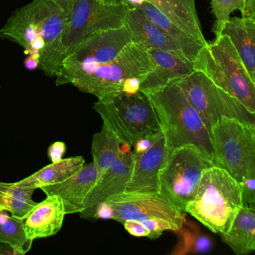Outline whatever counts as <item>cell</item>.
<instances>
[{
    "label": "cell",
    "instance_id": "cell-31",
    "mask_svg": "<svg viewBox=\"0 0 255 255\" xmlns=\"http://www.w3.org/2000/svg\"><path fill=\"white\" fill-rule=\"evenodd\" d=\"M162 129L158 132H151V133L147 134L141 138H138L135 143H134L133 150L132 152L134 153H141L143 152L150 149L155 143L157 142L159 140L163 137Z\"/></svg>",
    "mask_w": 255,
    "mask_h": 255
},
{
    "label": "cell",
    "instance_id": "cell-5",
    "mask_svg": "<svg viewBox=\"0 0 255 255\" xmlns=\"http://www.w3.org/2000/svg\"><path fill=\"white\" fill-rule=\"evenodd\" d=\"M193 64L195 71L205 74L255 114V83L227 35L203 46Z\"/></svg>",
    "mask_w": 255,
    "mask_h": 255
},
{
    "label": "cell",
    "instance_id": "cell-6",
    "mask_svg": "<svg viewBox=\"0 0 255 255\" xmlns=\"http://www.w3.org/2000/svg\"><path fill=\"white\" fill-rule=\"evenodd\" d=\"M93 108L121 142L132 147L138 138L161 130L154 108L148 96L141 92L104 97L94 104Z\"/></svg>",
    "mask_w": 255,
    "mask_h": 255
},
{
    "label": "cell",
    "instance_id": "cell-17",
    "mask_svg": "<svg viewBox=\"0 0 255 255\" xmlns=\"http://www.w3.org/2000/svg\"><path fill=\"white\" fill-rule=\"evenodd\" d=\"M65 215L62 200L56 195H47L23 219L28 240L33 242L56 235L62 229Z\"/></svg>",
    "mask_w": 255,
    "mask_h": 255
},
{
    "label": "cell",
    "instance_id": "cell-11",
    "mask_svg": "<svg viewBox=\"0 0 255 255\" xmlns=\"http://www.w3.org/2000/svg\"><path fill=\"white\" fill-rule=\"evenodd\" d=\"M105 201L113 210V220L123 223L126 220L141 221L159 219L169 222L177 230L186 221L184 211L164 196L160 192H123Z\"/></svg>",
    "mask_w": 255,
    "mask_h": 255
},
{
    "label": "cell",
    "instance_id": "cell-10",
    "mask_svg": "<svg viewBox=\"0 0 255 255\" xmlns=\"http://www.w3.org/2000/svg\"><path fill=\"white\" fill-rule=\"evenodd\" d=\"M128 8L125 4L109 5L101 0H74L62 40L67 53L91 34L125 26Z\"/></svg>",
    "mask_w": 255,
    "mask_h": 255
},
{
    "label": "cell",
    "instance_id": "cell-22",
    "mask_svg": "<svg viewBox=\"0 0 255 255\" xmlns=\"http://www.w3.org/2000/svg\"><path fill=\"white\" fill-rule=\"evenodd\" d=\"M222 240L237 255H247L255 250V208L243 206Z\"/></svg>",
    "mask_w": 255,
    "mask_h": 255
},
{
    "label": "cell",
    "instance_id": "cell-15",
    "mask_svg": "<svg viewBox=\"0 0 255 255\" xmlns=\"http://www.w3.org/2000/svg\"><path fill=\"white\" fill-rule=\"evenodd\" d=\"M133 152H128L113 164L97 180L95 186L88 195L84 210L79 213L80 218L93 220L95 209L100 203L110 197L125 192L132 169Z\"/></svg>",
    "mask_w": 255,
    "mask_h": 255
},
{
    "label": "cell",
    "instance_id": "cell-37",
    "mask_svg": "<svg viewBox=\"0 0 255 255\" xmlns=\"http://www.w3.org/2000/svg\"><path fill=\"white\" fill-rule=\"evenodd\" d=\"M25 68L29 71H34L36 68H39L40 59L35 55H28L24 60Z\"/></svg>",
    "mask_w": 255,
    "mask_h": 255
},
{
    "label": "cell",
    "instance_id": "cell-25",
    "mask_svg": "<svg viewBox=\"0 0 255 255\" xmlns=\"http://www.w3.org/2000/svg\"><path fill=\"white\" fill-rule=\"evenodd\" d=\"M35 190L16 183L0 182V210H5L14 217L24 219L37 204L32 199Z\"/></svg>",
    "mask_w": 255,
    "mask_h": 255
},
{
    "label": "cell",
    "instance_id": "cell-13",
    "mask_svg": "<svg viewBox=\"0 0 255 255\" xmlns=\"http://www.w3.org/2000/svg\"><path fill=\"white\" fill-rule=\"evenodd\" d=\"M151 68L140 83L139 92L148 95L165 87L169 82L179 80L195 71L193 62L180 52L149 49Z\"/></svg>",
    "mask_w": 255,
    "mask_h": 255
},
{
    "label": "cell",
    "instance_id": "cell-1",
    "mask_svg": "<svg viewBox=\"0 0 255 255\" xmlns=\"http://www.w3.org/2000/svg\"><path fill=\"white\" fill-rule=\"evenodd\" d=\"M74 0H32L17 8L0 29V38L17 43L25 55L40 59L39 68L56 77L67 53L63 45Z\"/></svg>",
    "mask_w": 255,
    "mask_h": 255
},
{
    "label": "cell",
    "instance_id": "cell-21",
    "mask_svg": "<svg viewBox=\"0 0 255 255\" xmlns=\"http://www.w3.org/2000/svg\"><path fill=\"white\" fill-rule=\"evenodd\" d=\"M135 8L140 10L147 18L160 28L189 61L195 62L197 55L204 46L203 44H200L189 34L180 29L162 11L150 2L146 1Z\"/></svg>",
    "mask_w": 255,
    "mask_h": 255
},
{
    "label": "cell",
    "instance_id": "cell-33",
    "mask_svg": "<svg viewBox=\"0 0 255 255\" xmlns=\"http://www.w3.org/2000/svg\"><path fill=\"white\" fill-rule=\"evenodd\" d=\"M66 144L62 141H56L50 144L47 150V156L51 162H56L63 159V156L66 152Z\"/></svg>",
    "mask_w": 255,
    "mask_h": 255
},
{
    "label": "cell",
    "instance_id": "cell-23",
    "mask_svg": "<svg viewBox=\"0 0 255 255\" xmlns=\"http://www.w3.org/2000/svg\"><path fill=\"white\" fill-rule=\"evenodd\" d=\"M132 148L121 142L116 134L103 124L101 132L93 135L92 141V154L98 170V180L122 155L131 151Z\"/></svg>",
    "mask_w": 255,
    "mask_h": 255
},
{
    "label": "cell",
    "instance_id": "cell-16",
    "mask_svg": "<svg viewBox=\"0 0 255 255\" xmlns=\"http://www.w3.org/2000/svg\"><path fill=\"white\" fill-rule=\"evenodd\" d=\"M98 178L94 162L83 165L80 171L61 183L40 187L47 195H56L63 203L65 214L80 213L84 210L88 195Z\"/></svg>",
    "mask_w": 255,
    "mask_h": 255
},
{
    "label": "cell",
    "instance_id": "cell-24",
    "mask_svg": "<svg viewBox=\"0 0 255 255\" xmlns=\"http://www.w3.org/2000/svg\"><path fill=\"white\" fill-rule=\"evenodd\" d=\"M85 163L86 161L83 156L62 159L59 162H52L32 175L16 182V183L34 189H39L43 186L56 184L74 175L80 171Z\"/></svg>",
    "mask_w": 255,
    "mask_h": 255
},
{
    "label": "cell",
    "instance_id": "cell-35",
    "mask_svg": "<svg viewBox=\"0 0 255 255\" xmlns=\"http://www.w3.org/2000/svg\"><path fill=\"white\" fill-rule=\"evenodd\" d=\"M141 80L136 77H132V78L128 79L124 83L123 87H122V92L127 94H135L139 92L140 83Z\"/></svg>",
    "mask_w": 255,
    "mask_h": 255
},
{
    "label": "cell",
    "instance_id": "cell-7",
    "mask_svg": "<svg viewBox=\"0 0 255 255\" xmlns=\"http://www.w3.org/2000/svg\"><path fill=\"white\" fill-rule=\"evenodd\" d=\"M213 165L239 183L255 170V126L234 119L219 121L210 131Z\"/></svg>",
    "mask_w": 255,
    "mask_h": 255
},
{
    "label": "cell",
    "instance_id": "cell-27",
    "mask_svg": "<svg viewBox=\"0 0 255 255\" xmlns=\"http://www.w3.org/2000/svg\"><path fill=\"white\" fill-rule=\"evenodd\" d=\"M0 242L11 245L22 255L30 250L33 243L26 237L23 219L14 217L5 210H0Z\"/></svg>",
    "mask_w": 255,
    "mask_h": 255
},
{
    "label": "cell",
    "instance_id": "cell-8",
    "mask_svg": "<svg viewBox=\"0 0 255 255\" xmlns=\"http://www.w3.org/2000/svg\"><path fill=\"white\" fill-rule=\"evenodd\" d=\"M212 159L193 144H186L168 153L159 172V192L182 211L193 198L204 170Z\"/></svg>",
    "mask_w": 255,
    "mask_h": 255
},
{
    "label": "cell",
    "instance_id": "cell-18",
    "mask_svg": "<svg viewBox=\"0 0 255 255\" xmlns=\"http://www.w3.org/2000/svg\"><path fill=\"white\" fill-rule=\"evenodd\" d=\"M125 25L128 28L132 42L146 50L160 49L181 53L171 38L138 8H128Z\"/></svg>",
    "mask_w": 255,
    "mask_h": 255
},
{
    "label": "cell",
    "instance_id": "cell-26",
    "mask_svg": "<svg viewBox=\"0 0 255 255\" xmlns=\"http://www.w3.org/2000/svg\"><path fill=\"white\" fill-rule=\"evenodd\" d=\"M174 232L178 237V242L170 255L205 254L213 249L211 239L203 234L199 227L193 222L186 220L181 228Z\"/></svg>",
    "mask_w": 255,
    "mask_h": 255
},
{
    "label": "cell",
    "instance_id": "cell-36",
    "mask_svg": "<svg viewBox=\"0 0 255 255\" xmlns=\"http://www.w3.org/2000/svg\"><path fill=\"white\" fill-rule=\"evenodd\" d=\"M243 17L255 21V0H246Z\"/></svg>",
    "mask_w": 255,
    "mask_h": 255
},
{
    "label": "cell",
    "instance_id": "cell-2",
    "mask_svg": "<svg viewBox=\"0 0 255 255\" xmlns=\"http://www.w3.org/2000/svg\"><path fill=\"white\" fill-rule=\"evenodd\" d=\"M147 96L159 119L168 153L181 146L193 144L212 159L210 132L177 80Z\"/></svg>",
    "mask_w": 255,
    "mask_h": 255
},
{
    "label": "cell",
    "instance_id": "cell-12",
    "mask_svg": "<svg viewBox=\"0 0 255 255\" xmlns=\"http://www.w3.org/2000/svg\"><path fill=\"white\" fill-rule=\"evenodd\" d=\"M131 43L125 25L119 29L91 34L68 52L60 70L95 66L110 62Z\"/></svg>",
    "mask_w": 255,
    "mask_h": 255
},
{
    "label": "cell",
    "instance_id": "cell-32",
    "mask_svg": "<svg viewBox=\"0 0 255 255\" xmlns=\"http://www.w3.org/2000/svg\"><path fill=\"white\" fill-rule=\"evenodd\" d=\"M122 224L128 232L134 237H147L150 234L148 230L143 225L141 221L126 220Z\"/></svg>",
    "mask_w": 255,
    "mask_h": 255
},
{
    "label": "cell",
    "instance_id": "cell-30",
    "mask_svg": "<svg viewBox=\"0 0 255 255\" xmlns=\"http://www.w3.org/2000/svg\"><path fill=\"white\" fill-rule=\"evenodd\" d=\"M143 225L148 230V238L153 240L158 238L162 235V233L165 231H177L175 226L169 222H165L159 219H145L141 220Z\"/></svg>",
    "mask_w": 255,
    "mask_h": 255
},
{
    "label": "cell",
    "instance_id": "cell-14",
    "mask_svg": "<svg viewBox=\"0 0 255 255\" xmlns=\"http://www.w3.org/2000/svg\"><path fill=\"white\" fill-rule=\"evenodd\" d=\"M168 155L164 136L146 151L133 153L132 169L125 192H159V172Z\"/></svg>",
    "mask_w": 255,
    "mask_h": 255
},
{
    "label": "cell",
    "instance_id": "cell-9",
    "mask_svg": "<svg viewBox=\"0 0 255 255\" xmlns=\"http://www.w3.org/2000/svg\"><path fill=\"white\" fill-rule=\"evenodd\" d=\"M177 83L210 132L219 121L234 119L255 126V114L240 101L215 85L205 74L195 71Z\"/></svg>",
    "mask_w": 255,
    "mask_h": 255
},
{
    "label": "cell",
    "instance_id": "cell-20",
    "mask_svg": "<svg viewBox=\"0 0 255 255\" xmlns=\"http://www.w3.org/2000/svg\"><path fill=\"white\" fill-rule=\"evenodd\" d=\"M159 8L177 26L200 44L207 41L201 30L195 8V0H146Z\"/></svg>",
    "mask_w": 255,
    "mask_h": 255
},
{
    "label": "cell",
    "instance_id": "cell-38",
    "mask_svg": "<svg viewBox=\"0 0 255 255\" xmlns=\"http://www.w3.org/2000/svg\"><path fill=\"white\" fill-rule=\"evenodd\" d=\"M0 255H22L8 243L0 242Z\"/></svg>",
    "mask_w": 255,
    "mask_h": 255
},
{
    "label": "cell",
    "instance_id": "cell-28",
    "mask_svg": "<svg viewBox=\"0 0 255 255\" xmlns=\"http://www.w3.org/2000/svg\"><path fill=\"white\" fill-rule=\"evenodd\" d=\"M212 9L216 17L214 33L216 39L222 35V29L225 23L231 17V13L239 10L242 16L244 14L246 0H210Z\"/></svg>",
    "mask_w": 255,
    "mask_h": 255
},
{
    "label": "cell",
    "instance_id": "cell-29",
    "mask_svg": "<svg viewBox=\"0 0 255 255\" xmlns=\"http://www.w3.org/2000/svg\"><path fill=\"white\" fill-rule=\"evenodd\" d=\"M240 183L243 206L255 208V170L248 172Z\"/></svg>",
    "mask_w": 255,
    "mask_h": 255
},
{
    "label": "cell",
    "instance_id": "cell-34",
    "mask_svg": "<svg viewBox=\"0 0 255 255\" xmlns=\"http://www.w3.org/2000/svg\"><path fill=\"white\" fill-rule=\"evenodd\" d=\"M113 214H114V213H113L111 205L107 201H104V202L100 203L97 206L93 220H97V219H104V220L113 219Z\"/></svg>",
    "mask_w": 255,
    "mask_h": 255
},
{
    "label": "cell",
    "instance_id": "cell-19",
    "mask_svg": "<svg viewBox=\"0 0 255 255\" xmlns=\"http://www.w3.org/2000/svg\"><path fill=\"white\" fill-rule=\"evenodd\" d=\"M222 35H227L255 83V21L245 17L230 18Z\"/></svg>",
    "mask_w": 255,
    "mask_h": 255
},
{
    "label": "cell",
    "instance_id": "cell-4",
    "mask_svg": "<svg viewBox=\"0 0 255 255\" xmlns=\"http://www.w3.org/2000/svg\"><path fill=\"white\" fill-rule=\"evenodd\" d=\"M243 205L240 183L225 170L213 165L203 172L185 213L221 235L229 231Z\"/></svg>",
    "mask_w": 255,
    "mask_h": 255
},
{
    "label": "cell",
    "instance_id": "cell-3",
    "mask_svg": "<svg viewBox=\"0 0 255 255\" xmlns=\"http://www.w3.org/2000/svg\"><path fill=\"white\" fill-rule=\"evenodd\" d=\"M150 68L147 50L132 42L110 62L95 66L60 70L56 76V85L71 84L80 92L101 99L122 92L124 83L128 79L136 77L142 80Z\"/></svg>",
    "mask_w": 255,
    "mask_h": 255
}]
</instances>
